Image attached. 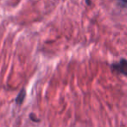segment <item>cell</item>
Here are the masks:
<instances>
[{"label":"cell","mask_w":127,"mask_h":127,"mask_svg":"<svg viewBox=\"0 0 127 127\" xmlns=\"http://www.w3.org/2000/svg\"><path fill=\"white\" fill-rule=\"evenodd\" d=\"M111 68L114 71H117L118 72L122 73L123 75H126V69H127V63L125 59H122L120 62H118V64H115L111 65Z\"/></svg>","instance_id":"cell-1"},{"label":"cell","mask_w":127,"mask_h":127,"mask_svg":"<svg viewBox=\"0 0 127 127\" xmlns=\"http://www.w3.org/2000/svg\"><path fill=\"white\" fill-rule=\"evenodd\" d=\"M87 4H90V1H89V0H87Z\"/></svg>","instance_id":"cell-4"},{"label":"cell","mask_w":127,"mask_h":127,"mask_svg":"<svg viewBox=\"0 0 127 127\" xmlns=\"http://www.w3.org/2000/svg\"><path fill=\"white\" fill-rule=\"evenodd\" d=\"M121 1H123L124 5H125V4H126V0H121Z\"/></svg>","instance_id":"cell-3"},{"label":"cell","mask_w":127,"mask_h":127,"mask_svg":"<svg viewBox=\"0 0 127 127\" xmlns=\"http://www.w3.org/2000/svg\"><path fill=\"white\" fill-rule=\"evenodd\" d=\"M25 91L24 89H22L21 92H19V94L18 95L16 98V103L18 104H21L23 103L24 99H25Z\"/></svg>","instance_id":"cell-2"}]
</instances>
